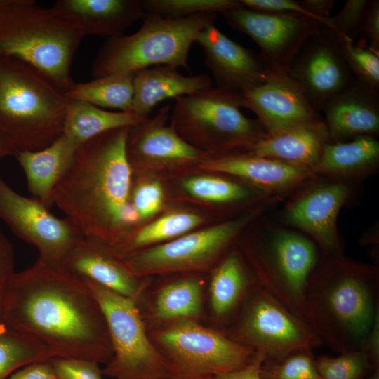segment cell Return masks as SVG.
Masks as SVG:
<instances>
[{
  "mask_svg": "<svg viewBox=\"0 0 379 379\" xmlns=\"http://www.w3.org/2000/svg\"><path fill=\"white\" fill-rule=\"evenodd\" d=\"M149 336L163 358L166 379H215L245 367L257 352L193 319L162 322Z\"/></svg>",
  "mask_w": 379,
  "mask_h": 379,
  "instance_id": "obj_8",
  "label": "cell"
},
{
  "mask_svg": "<svg viewBox=\"0 0 379 379\" xmlns=\"http://www.w3.org/2000/svg\"><path fill=\"white\" fill-rule=\"evenodd\" d=\"M15 272L13 247L0 229V309L6 286Z\"/></svg>",
  "mask_w": 379,
  "mask_h": 379,
  "instance_id": "obj_42",
  "label": "cell"
},
{
  "mask_svg": "<svg viewBox=\"0 0 379 379\" xmlns=\"http://www.w3.org/2000/svg\"><path fill=\"white\" fill-rule=\"evenodd\" d=\"M265 359V355L257 351L253 360L245 367L233 371L218 373L215 378V379H262L260 368Z\"/></svg>",
  "mask_w": 379,
  "mask_h": 379,
  "instance_id": "obj_45",
  "label": "cell"
},
{
  "mask_svg": "<svg viewBox=\"0 0 379 379\" xmlns=\"http://www.w3.org/2000/svg\"><path fill=\"white\" fill-rule=\"evenodd\" d=\"M315 362L322 379H362L374 370L362 350L342 353L337 357L319 356L316 357Z\"/></svg>",
  "mask_w": 379,
  "mask_h": 379,
  "instance_id": "obj_36",
  "label": "cell"
},
{
  "mask_svg": "<svg viewBox=\"0 0 379 379\" xmlns=\"http://www.w3.org/2000/svg\"><path fill=\"white\" fill-rule=\"evenodd\" d=\"M11 155L15 156V152L8 142L0 134V159Z\"/></svg>",
  "mask_w": 379,
  "mask_h": 379,
  "instance_id": "obj_48",
  "label": "cell"
},
{
  "mask_svg": "<svg viewBox=\"0 0 379 379\" xmlns=\"http://www.w3.org/2000/svg\"><path fill=\"white\" fill-rule=\"evenodd\" d=\"M241 107L240 94L213 86L174 99L171 125L187 143L212 157L249 152L266 133Z\"/></svg>",
  "mask_w": 379,
  "mask_h": 379,
  "instance_id": "obj_7",
  "label": "cell"
},
{
  "mask_svg": "<svg viewBox=\"0 0 379 379\" xmlns=\"http://www.w3.org/2000/svg\"><path fill=\"white\" fill-rule=\"evenodd\" d=\"M177 69L159 65L135 72L133 112L136 116L148 119L154 107L160 102L213 86V80L207 74L185 76Z\"/></svg>",
  "mask_w": 379,
  "mask_h": 379,
  "instance_id": "obj_24",
  "label": "cell"
},
{
  "mask_svg": "<svg viewBox=\"0 0 379 379\" xmlns=\"http://www.w3.org/2000/svg\"><path fill=\"white\" fill-rule=\"evenodd\" d=\"M128 129L107 131L79 147L53 193V204L83 236L113 250L125 244L139 221L131 203Z\"/></svg>",
  "mask_w": 379,
  "mask_h": 379,
  "instance_id": "obj_2",
  "label": "cell"
},
{
  "mask_svg": "<svg viewBox=\"0 0 379 379\" xmlns=\"http://www.w3.org/2000/svg\"><path fill=\"white\" fill-rule=\"evenodd\" d=\"M331 138L342 142L379 131L378 90L355 79L332 100L323 111Z\"/></svg>",
  "mask_w": 379,
  "mask_h": 379,
  "instance_id": "obj_21",
  "label": "cell"
},
{
  "mask_svg": "<svg viewBox=\"0 0 379 379\" xmlns=\"http://www.w3.org/2000/svg\"><path fill=\"white\" fill-rule=\"evenodd\" d=\"M362 379H379V368L372 371L368 375Z\"/></svg>",
  "mask_w": 379,
  "mask_h": 379,
  "instance_id": "obj_49",
  "label": "cell"
},
{
  "mask_svg": "<svg viewBox=\"0 0 379 379\" xmlns=\"http://www.w3.org/2000/svg\"><path fill=\"white\" fill-rule=\"evenodd\" d=\"M51 362L59 379H103L102 369L94 361L53 357Z\"/></svg>",
  "mask_w": 379,
  "mask_h": 379,
  "instance_id": "obj_41",
  "label": "cell"
},
{
  "mask_svg": "<svg viewBox=\"0 0 379 379\" xmlns=\"http://www.w3.org/2000/svg\"><path fill=\"white\" fill-rule=\"evenodd\" d=\"M340 45L344 59L356 79L379 91V54L347 39L340 38Z\"/></svg>",
  "mask_w": 379,
  "mask_h": 379,
  "instance_id": "obj_38",
  "label": "cell"
},
{
  "mask_svg": "<svg viewBox=\"0 0 379 379\" xmlns=\"http://www.w3.org/2000/svg\"><path fill=\"white\" fill-rule=\"evenodd\" d=\"M202 218L188 212L166 215L140 230H135L126 243L117 250L109 251L117 257L138 251L150 244L182 236L199 226Z\"/></svg>",
  "mask_w": 379,
  "mask_h": 379,
  "instance_id": "obj_32",
  "label": "cell"
},
{
  "mask_svg": "<svg viewBox=\"0 0 379 379\" xmlns=\"http://www.w3.org/2000/svg\"><path fill=\"white\" fill-rule=\"evenodd\" d=\"M367 354L374 370L379 368V310L361 349Z\"/></svg>",
  "mask_w": 379,
  "mask_h": 379,
  "instance_id": "obj_46",
  "label": "cell"
},
{
  "mask_svg": "<svg viewBox=\"0 0 379 379\" xmlns=\"http://www.w3.org/2000/svg\"><path fill=\"white\" fill-rule=\"evenodd\" d=\"M164 192L157 181H145L131 185V203L139 220H146L156 214L163 203Z\"/></svg>",
  "mask_w": 379,
  "mask_h": 379,
  "instance_id": "obj_40",
  "label": "cell"
},
{
  "mask_svg": "<svg viewBox=\"0 0 379 379\" xmlns=\"http://www.w3.org/2000/svg\"><path fill=\"white\" fill-rule=\"evenodd\" d=\"M200 168L237 176L267 188L288 187L305 180L310 175L309 168L250 152L208 157L200 161Z\"/></svg>",
  "mask_w": 379,
  "mask_h": 379,
  "instance_id": "obj_25",
  "label": "cell"
},
{
  "mask_svg": "<svg viewBox=\"0 0 379 379\" xmlns=\"http://www.w3.org/2000/svg\"><path fill=\"white\" fill-rule=\"evenodd\" d=\"M220 14L232 29L255 41L270 70L288 71L302 42L321 23L300 14L260 12L244 6Z\"/></svg>",
  "mask_w": 379,
  "mask_h": 379,
  "instance_id": "obj_15",
  "label": "cell"
},
{
  "mask_svg": "<svg viewBox=\"0 0 379 379\" xmlns=\"http://www.w3.org/2000/svg\"><path fill=\"white\" fill-rule=\"evenodd\" d=\"M368 0H348L335 15L328 18L329 27L340 38L351 41L361 33L363 15Z\"/></svg>",
  "mask_w": 379,
  "mask_h": 379,
  "instance_id": "obj_39",
  "label": "cell"
},
{
  "mask_svg": "<svg viewBox=\"0 0 379 379\" xmlns=\"http://www.w3.org/2000/svg\"><path fill=\"white\" fill-rule=\"evenodd\" d=\"M378 157V141L371 136H359L347 142L327 143L317 168L330 172L354 171L374 164Z\"/></svg>",
  "mask_w": 379,
  "mask_h": 379,
  "instance_id": "obj_33",
  "label": "cell"
},
{
  "mask_svg": "<svg viewBox=\"0 0 379 379\" xmlns=\"http://www.w3.org/2000/svg\"><path fill=\"white\" fill-rule=\"evenodd\" d=\"M333 0H304L300 4L310 13L321 20L326 26H329L328 18L335 4Z\"/></svg>",
  "mask_w": 379,
  "mask_h": 379,
  "instance_id": "obj_47",
  "label": "cell"
},
{
  "mask_svg": "<svg viewBox=\"0 0 379 379\" xmlns=\"http://www.w3.org/2000/svg\"><path fill=\"white\" fill-rule=\"evenodd\" d=\"M48 209L36 198L18 194L0 177V219L18 238L38 249V261L63 269L84 236L67 218H58Z\"/></svg>",
  "mask_w": 379,
  "mask_h": 379,
  "instance_id": "obj_12",
  "label": "cell"
},
{
  "mask_svg": "<svg viewBox=\"0 0 379 379\" xmlns=\"http://www.w3.org/2000/svg\"><path fill=\"white\" fill-rule=\"evenodd\" d=\"M53 357V351L42 341L0 319V379H6L27 365Z\"/></svg>",
  "mask_w": 379,
  "mask_h": 379,
  "instance_id": "obj_31",
  "label": "cell"
},
{
  "mask_svg": "<svg viewBox=\"0 0 379 379\" xmlns=\"http://www.w3.org/2000/svg\"><path fill=\"white\" fill-rule=\"evenodd\" d=\"M360 32L370 40L369 48L379 54V1L368 0L361 20Z\"/></svg>",
  "mask_w": 379,
  "mask_h": 379,
  "instance_id": "obj_43",
  "label": "cell"
},
{
  "mask_svg": "<svg viewBox=\"0 0 379 379\" xmlns=\"http://www.w3.org/2000/svg\"><path fill=\"white\" fill-rule=\"evenodd\" d=\"M246 256L255 284L307 324L305 291L317 262L314 244L295 233L281 232L268 243L248 248Z\"/></svg>",
  "mask_w": 379,
  "mask_h": 379,
  "instance_id": "obj_10",
  "label": "cell"
},
{
  "mask_svg": "<svg viewBox=\"0 0 379 379\" xmlns=\"http://www.w3.org/2000/svg\"><path fill=\"white\" fill-rule=\"evenodd\" d=\"M170 111V105H165L153 118L129 127L126 149L132 173L150 164H185L209 156L184 140L171 125H166Z\"/></svg>",
  "mask_w": 379,
  "mask_h": 379,
  "instance_id": "obj_18",
  "label": "cell"
},
{
  "mask_svg": "<svg viewBox=\"0 0 379 379\" xmlns=\"http://www.w3.org/2000/svg\"><path fill=\"white\" fill-rule=\"evenodd\" d=\"M288 71L319 113L356 79L343 55L339 36L322 23L302 42Z\"/></svg>",
  "mask_w": 379,
  "mask_h": 379,
  "instance_id": "obj_14",
  "label": "cell"
},
{
  "mask_svg": "<svg viewBox=\"0 0 379 379\" xmlns=\"http://www.w3.org/2000/svg\"><path fill=\"white\" fill-rule=\"evenodd\" d=\"M69 101L33 67L0 58V134L15 155L43 149L62 135Z\"/></svg>",
  "mask_w": 379,
  "mask_h": 379,
  "instance_id": "obj_5",
  "label": "cell"
},
{
  "mask_svg": "<svg viewBox=\"0 0 379 379\" xmlns=\"http://www.w3.org/2000/svg\"><path fill=\"white\" fill-rule=\"evenodd\" d=\"M2 1H3V0H0V6H1Z\"/></svg>",
  "mask_w": 379,
  "mask_h": 379,
  "instance_id": "obj_50",
  "label": "cell"
},
{
  "mask_svg": "<svg viewBox=\"0 0 379 379\" xmlns=\"http://www.w3.org/2000/svg\"><path fill=\"white\" fill-rule=\"evenodd\" d=\"M183 188L191 196L209 202H230L248 196L243 187L213 176H194L182 182Z\"/></svg>",
  "mask_w": 379,
  "mask_h": 379,
  "instance_id": "obj_37",
  "label": "cell"
},
{
  "mask_svg": "<svg viewBox=\"0 0 379 379\" xmlns=\"http://www.w3.org/2000/svg\"><path fill=\"white\" fill-rule=\"evenodd\" d=\"M241 96L243 107L255 114L266 133L321 119L301 85L289 71L270 70L263 84Z\"/></svg>",
  "mask_w": 379,
  "mask_h": 379,
  "instance_id": "obj_16",
  "label": "cell"
},
{
  "mask_svg": "<svg viewBox=\"0 0 379 379\" xmlns=\"http://www.w3.org/2000/svg\"><path fill=\"white\" fill-rule=\"evenodd\" d=\"M330 138L324 121L320 119L266 133L249 152L310 169L317 168Z\"/></svg>",
  "mask_w": 379,
  "mask_h": 379,
  "instance_id": "obj_23",
  "label": "cell"
},
{
  "mask_svg": "<svg viewBox=\"0 0 379 379\" xmlns=\"http://www.w3.org/2000/svg\"><path fill=\"white\" fill-rule=\"evenodd\" d=\"M215 88L242 94L263 84L270 69L260 55L230 39L214 24L197 36Z\"/></svg>",
  "mask_w": 379,
  "mask_h": 379,
  "instance_id": "obj_17",
  "label": "cell"
},
{
  "mask_svg": "<svg viewBox=\"0 0 379 379\" xmlns=\"http://www.w3.org/2000/svg\"><path fill=\"white\" fill-rule=\"evenodd\" d=\"M84 280L100 306L111 343L112 357L102 375L114 379H166L164 361L147 333L137 301Z\"/></svg>",
  "mask_w": 379,
  "mask_h": 379,
  "instance_id": "obj_9",
  "label": "cell"
},
{
  "mask_svg": "<svg viewBox=\"0 0 379 379\" xmlns=\"http://www.w3.org/2000/svg\"><path fill=\"white\" fill-rule=\"evenodd\" d=\"M217 17V13H205L170 19L146 13L135 33L107 39L93 62L92 76L98 79L159 65L189 71L192 44L203 29L215 22Z\"/></svg>",
  "mask_w": 379,
  "mask_h": 379,
  "instance_id": "obj_6",
  "label": "cell"
},
{
  "mask_svg": "<svg viewBox=\"0 0 379 379\" xmlns=\"http://www.w3.org/2000/svg\"><path fill=\"white\" fill-rule=\"evenodd\" d=\"M83 38L53 7L34 0H3L0 6V58L27 63L64 93L75 83L71 66Z\"/></svg>",
  "mask_w": 379,
  "mask_h": 379,
  "instance_id": "obj_4",
  "label": "cell"
},
{
  "mask_svg": "<svg viewBox=\"0 0 379 379\" xmlns=\"http://www.w3.org/2000/svg\"><path fill=\"white\" fill-rule=\"evenodd\" d=\"M348 192V187L343 183L319 187L293 204L288 210L287 219L311 234L325 253L340 257L336 220Z\"/></svg>",
  "mask_w": 379,
  "mask_h": 379,
  "instance_id": "obj_22",
  "label": "cell"
},
{
  "mask_svg": "<svg viewBox=\"0 0 379 379\" xmlns=\"http://www.w3.org/2000/svg\"><path fill=\"white\" fill-rule=\"evenodd\" d=\"M255 284L237 251L225 257L213 271L209 285L210 305L215 320L230 325Z\"/></svg>",
  "mask_w": 379,
  "mask_h": 379,
  "instance_id": "obj_27",
  "label": "cell"
},
{
  "mask_svg": "<svg viewBox=\"0 0 379 379\" xmlns=\"http://www.w3.org/2000/svg\"><path fill=\"white\" fill-rule=\"evenodd\" d=\"M312 350H300L277 359H266L260 368L262 379H322Z\"/></svg>",
  "mask_w": 379,
  "mask_h": 379,
  "instance_id": "obj_35",
  "label": "cell"
},
{
  "mask_svg": "<svg viewBox=\"0 0 379 379\" xmlns=\"http://www.w3.org/2000/svg\"><path fill=\"white\" fill-rule=\"evenodd\" d=\"M266 359H277L322 343L314 331L255 284L236 318L223 332Z\"/></svg>",
  "mask_w": 379,
  "mask_h": 379,
  "instance_id": "obj_11",
  "label": "cell"
},
{
  "mask_svg": "<svg viewBox=\"0 0 379 379\" xmlns=\"http://www.w3.org/2000/svg\"><path fill=\"white\" fill-rule=\"evenodd\" d=\"M331 257L322 267L315 265L308 278L306 322L322 344L339 354L361 350L379 310L378 274Z\"/></svg>",
  "mask_w": 379,
  "mask_h": 379,
  "instance_id": "obj_3",
  "label": "cell"
},
{
  "mask_svg": "<svg viewBox=\"0 0 379 379\" xmlns=\"http://www.w3.org/2000/svg\"><path fill=\"white\" fill-rule=\"evenodd\" d=\"M246 222V218L229 221L117 258L138 279L202 270L218 258Z\"/></svg>",
  "mask_w": 379,
  "mask_h": 379,
  "instance_id": "obj_13",
  "label": "cell"
},
{
  "mask_svg": "<svg viewBox=\"0 0 379 379\" xmlns=\"http://www.w3.org/2000/svg\"><path fill=\"white\" fill-rule=\"evenodd\" d=\"M6 379H59L51 359L27 365L14 372Z\"/></svg>",
  "mask_w": 379,
  "mask_h": 379,
  "instance_id": "obj_44",
  "label": "cell"
},
{
  "mask_svg": "<svg viewBox=\"0 0 379 379\" xmlns=\"http://www.w3.org/2000/svg\"><path fill=\"white\" fill-rule=\"evenodd\" d=\"M53 8L83 36L113 38L142 20V0H58Z\"/></svg>",
  "mask_w": 379,
  "mask_h": 379,
  "instance_id": "obj_20",
  "label": "cell"
},
{
  "mask_svg": "<svg viewBox=\"0 0 379 379\" xmlns=\"http://www.w3.org/2000/svg\"><path fill=\"white\" fill-rule=\"evenodd\" d=\"M134 74L117 72L85 83H74L64 93L69 100L87 102L100 108L133 112Z\"/></svg>",
  "mask_w": 379,
  "mask_h": 379,
  "instance_id": "obj_29",
  "label": "cell"
},
{
  "mask_svg": "<svg viewBox=\"0 0 379 379\" xmlns=\"http://www.w3.org/2000/svg\"><path fill=\"white\" fill-rule=\"evenodd\" d=\"M0 319L47 345L55 357L107 364L112 350L100 306L86 281L36 261L15 272L6 286Z\"/></svg>",
  "mask_w": 379,
  "mask_h": 379,
  "instance_id": "obj_1",
  "label": "cell"
},
{
  "mask_svg": "<svg viewBox=\"0 0 379 379\" xmlns=\"http://www.w3.org/2000/svg\"><path fill=\"white\" fill-rule=\"evenodd\" d=\"M203 284L196 278L171 282L157 293L153 314L161 323L178 319L196 320L202 311Z\"/></svg>",
  "mask_w": 379,
  "mask_h": 379,
  "instance_id": "obj_30",
  "label": "cell"
},
{
  "mask_svg": "<svg viewBox=\"0 0 379 379\" xmlns=\"http://www.w3.org/2000/svg\"><path fill=\"white\" fill-rule=\"evenodd\" d=\"M77 149L62 135L43 149L19 152L15 156L26 175L29 191L48 208L53 205V190Z\"/></svg>",
  "mask_w": 379,
  "mask_h": 379,
  "instance_id": "obj_26",
  "label": "cell"
},
{
  "mask_svg": "<svg viewBox=\"0 0 379 379\" xmlns=\"http://www.w3.org/2000/svg\"><path fill=\"white\" fill-rule=\"evenodd\" d=\"M63 269L136 301L145 288V283L133 276L120 258L93 237L81 239L65 260Z\"/></svg>",
  "mask_w": 379,
  "mask_h": 379,
  "instance_id": "obj_19",
  "label": "cell"
},
{
  "mask_svg": "<svg viewBox=\"0 0 379 379\" xmlns=\"http://www.w3.org/2000/svg\"><path fill=\"white\" fill-rule=\"evenodd\" d=\"M146 13L180 19L205 13H220L243 6L240 0H142Z\"/></svg>",
  "mask_w": 379,
  "mask_h": 379,
  "instance_id": "obj_34",
  "label": "cell"
},
{
  "mask_svg": "<svg viewBox=\"0 0 379 379\" xmlns=\"http://www.w3.org/2000/svg\"><path fill=\"white\" fill-rule=\"evenodd\" d=\"M142 120L133 112H110L87 102L69 100L62 135L79 147L98 135L130 127Z\"/></svg>",
  "mask_w": 379,
  "mask_h": 379,
  "instance_id": "obj_28",
  "label": "cell"
}]
</instances>
